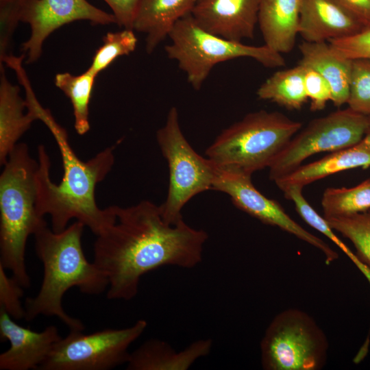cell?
<instances>
[{
	"label": "cell",
	"mask_w": 370,
	"mask_h": 370,
	"mask_svg": "<svg viewBox=\"0 0 370 370\" xmlns=\"http://www.w3.org/2000/svg\"><path fill=\"white\" fill-rule=\"evenodd\" d=\"M197 0H142L133 30L145 34V49L151 53L182 18L190 14Z\"/></svg>",
	"instance_id": "obj_20"
},
{
	"label": "cell",
	"mask_w": 370,
	"mask_h": 370,
	"mask_svg": "<svg viewBox=\"0 0 370 370\" xmlns=\"http://www.w3.org/2000/svg\"><path fill=\"white\" fill-rule=\"evenodd\" d=\"M324 218L348 216L370 210V179L352 188H328L323 194Z\"/></svg>",
	"instance_id": "obj_24"
},
{
	"label": "cell",
	"mask_w": 370,
	"mask_h": 370,
	"mask_svg": "<svg viewBox=\"0 0 370 370\" xmlns=\"http://www.w3.org/2000/svg\"><path fill=\"white\" fill-rule=\"evenodd\" d=\"M212 190L227 194L235 206L263 223L276 226L319 249L324 254L327 264L338 258V254L322 239L295 221L278 201L257 190L251 175L217 168Z\"/></svg>",
	"instance_id": "obj_11"
},
{
	"label": "cell",
	"mask_w": 370,
	"mask_h": 370,
	"mask_svg": "<svg viewBox=\"0 0 370 370\" xmlns=\"http://www.w3.org/2000/svg\"><path fill=\"white\" fill-rule=\"evenodd\" d=\"M328 43L343 58L370 59V28L345 38L330 40Z\"/></svg>",
	"instance_id": "obj_30"
},
{
	"label": "cell",
	"mask_w": 370,
	"mask_h": 370,
	"mask_svg": "<svg viewBox=\"0 0 370 370\" xmlns=\"http://www.w3.org/2000/svg\"><path fill=\"white\" fill-rule=\"evenodd\" d=\"M112 10L116 24L133 29L134 21L142 0H103Z\"/></svg>",
	"instance_id": "obj_32"
},
{
	"label": "cell",
	"mask_w": 370,
	"mask_h": 370,
	"mask_svg": "<svg viewBox=\"0 0 370 370\" xmlns=\"http://www.w3.org/2000/svg\"><path fill=\"white\" fill-rule=\"evenodd\" d=\"M301 127L278 112H251L223 130L206 156L219 169L251 175L269 168Z\"/></svg>",
	"instance_id": "obj_5"
},
{
	"label": "cell",
	"mask_w": 370,
	"mask_h": 370,
	"mask_svg": "<svg viewBox=\"0 0 370 370\" xmlns=\"http://www.w3.org/2000/svg\"><path fill=\"white\" fill-rule=\"evenodd\" d=\"M282 191L284 197L294 203L295 209L302 219L337 245L358 267L370 282V269L364 265L356 254H354L345 243L335 234L334 230L330 226L326 219L317 213L310 205L302 194V188L291 186Z\"/></svg>",
	"instance_id": "obj_25"
},
{
	"label": "cell",
	"mask_w": 370,
	"mask_h": 370,
	"mask_svg": "<svg viewBox=\"0 0 370 370\" xmlns=\"http://www.w3.org/2000/svg\"><path fill=\"white\" fill-rule=\"evenodd\" d=\"M0 336L1 341L10 343V348L0 354L1 370L38 369L62 338L55 325L34 332L18 325L1 309Z\"/></svg>",
	"instance_id": "obj_14"
},
{
	"label": "cell",
	"mask_w": 370,
	"mask_h": 370,
	"mask_svg": "<svg viewBox=\"0 0 370 370\" xmlns=\"http://www.w3.org/2000/svg\"><path fill=\"white\" fill-rule=\"evenodd\" d=\"M171 43L164 47L167 57L177 62L187 81L199 90L213 67L221 62L249 58L268 68L282 67L285 60L265 45L253 46L223 38L201 27L191 13L180 19L171 29Z\"/></svg>",
	"instance_id": "obj_6"
},
{
	"label": "cell",
	"mask_w": 370,
	"mask_h": 370,
	"mask_svg": "<svg viewBox=\"0 0 370 370\" xmlns=\"http://www.w3.org/2000/svg\"><path fill=\"white\" fill-rule=\"evenodd\" d=\"M260 0H197L191 14L204 29L241 42L254 36Z\"/></svg>",
	"instance_id": "obj_13"
},
{
	"label": "cell",
	"mask_w": 370,
	"mask_h": 370,
	"mask_svg": "<svg viewBox=\"0 0 370 370\" xmlns=\"http://www.w3.org/2000/svg\"><path fill=\"white\" fill-rule=\"evenodd\" d=\"M37 120L42 121L51 132L62 160L63 177L60 183L50 178L51 162L44 145L38 147V169L36 175V208L38 217L51 218V229L60 232L75 219L97 236L116 221L114 206H98L95 189L112 170L115 145L106 147L88 161L81 160L74 152L66 131L55 120L50 111L38 101L33 104Z\"/></svg>",
	"instance_id": "obj_2"
},
{
	"label": "cell",
	"mask_w": 370,
	"mask_h": 370,
	"mask_svg": "<svg viewBox=\"0 0 370 370\" xmlns=\"http://www.w3.org/2000/svg\"><path fill=\"white\" fill-rule=\"evenodd\" d=\"M147 322L138 320L122 329H105L85 334L70 330L53 347L39 370H108L127 363L128 349L145 331Z\"/></svg>",
	"instance_id": "obj_10"
},
{
	"label": "cell",
	"mask_w": 370,
	"mask_h": 370,
	"mask_svg": "<svg viewBox=\"0 0 370 370\" xmlns=\"http://www.w3.org/2000/svg\"><path fill=\"white\" fill-rule=\"evenodd\" d=\"M304 66L305 90L308 99L310 101V108L312 111L321 110L325 108L328 101L332 100L331 88L317 71Z\"/></svg>",
	"instance_id": "obj_31"
},
{
	"label": "cell",
	"mask_w": 370,
	"mask_h": 370,
	"mask_svg": "<svg viewBox=\"0 0 370 370\" xmlns=\"http://www.w3.org/2000/svg\"><path fill=\"white\" fill-rule=\"evenodd\" d=\"M299 49L301 55L299 64L313 69L328 82L333 104L341 107L347 103L352 60L338 55L328 42L303 41Z\"/></svg>",
	"instance_id": "obj_19"
},
{
	"label": "cell",
	"mask_w": 370,
	"mask_h": 370,
	"mask_svg": "<svg viewBox=\"0 0 370 370\" xmlns=\"http://www.w3.org/2000/svg\"><path fill=\"white\" fill-rule=\"evenodd\" d=\"M370 130V116L347 108L315 119L299 131L269 166V179L284 177L310 156L333 152L359 143Z\"/></svg>",
	"instance_id": "obj_9"
},
{
	"label": "cell",
	"mask_w": 370,
	"mask_h": 370,
	"mask_svg": "<svg viewBox=\"0 0 370 370\" xmlns=\"http://www.w3.org/2000/svg\"><path fill=\"white\" fill-rule=\"evenodd\" d=\"M156 140L169 171L166 198L160 206L164 220L173 224L183 219L182 210L190 199L212 190L217 168L188 142L175 107L169 110L164 125L156 132Z\"/></svg>",
	"instance_id": "obj_7"
},
{
	"label": "cell",
	"mask_w": 370,
	"mask_h": 370,
	"mask_svg": "<svg viewBox=\"0 0 370 370\" xmlns=\"http://www.w3.org/2000/svg\"><path fill=\"white\" fill-rule=\"evenodd\" d=\"M114 210L115 223L94 244L93 262L107 276L108 299H132L142 276L160 267L192 269L201 262L206 231L183 219L166 222L160 206L147 200Z\"/></svg>",
	"instance_id": "obj_1"
},
{
	"label": "cell",
	"mask_w": 370,
	"mask_h": 370,
	"mask_svg": "<svg viewBox=\"0 0 370 370\" xmlns=\"http://www.w3.org/2000/svg\"><path fill=\"white\" fill-rule=\"evenodd\" d=\"M97 75L88 69L78 75L70 73H58L55 84L71 100L74 116V127L77 133L84 135L90 130L89 103Z\"/></svg>",
	"instance_id": "obj_23"
},
{
	"label": "cell",
	"mask_w": 370,
	"mask_h": 370,
	"mask_svg": "<svg viewBox=\"0 0 370 370\" xmlns=\"http://www.w3.org/2000/svg\"><path fill=\"white\" fill-rule=\"evenodd\" d=\"M369 132H370V130H369Z\"/></svg>",
	"instance_id": "obj_34"
},
{
	"label": "cell",
	"mask_w": 370,
	"mask_h": 370,
	"mask_svg": "<svg viewBox=\"0 0 370 370\" xmlns=\"http://www.w3.org/2000/svg\"><path fill=\"white\" fill-rule=\"evenodd\" d=\"M364 29L336 0H301L298 33L304 41L329 42Z\"/></svg>",
	"instance_id": "obj_15"
},
{
	"label": "cell",
	"mask_w": 370,
	"mask_h": 370,
	"mask_svg": "<svg viewBox=\"0 0 370 370\" xmlns=\"http://www.w3.org/2000/svg\"><path fill=\"white\" fill-rule=\"evenodd\" d=\"M81 20L94 25L116 24L113 14L86 0H24L21 21L28 23L31 29L29 39L22 45L26 62L33 63L40 57L45 39L56 29Z\"/></svg>",
	"instance_id": "obj_12"
},
{
	"label": "cell",
	"mask_w": 370,
	"mask_h": 370,
	"mask_svg": "<svg viewBox=\"0 0 370 370\" xmlns=\"http://www.w3.org/2000/svg\"><path fill=\"white\" fill-rule=\"evenodd\" d=\"M0 164L3 165L20 138L36 120L27 109L26 101L20 95V88L7 79L3 63H0Z\"/></svg>",
	"instance_id": "obj_21"
},
{
	"label": "cell",
	"mask_w": 370,
	"mask_h": 370,
	"mask_svg": "<svg viewBox=\"0 0 370 370\" xmlns=\"http://www.w3.org/2000/svg\"><path fill=\"white\" fill-rule=\"evenodd\" d=\"M328 341L306 312L296 308L278 314L260 343L265 370H319L327 360Z\"/></svg>",
	"instance_id": "obj_8"
},
{
	"label": "cell",
	"mask_w": 370,
	"mask_h": 370,
	"mask_svg": "<svg viewBox=\"0 0 370 370\" xmlns=\"http://www.w3.org/2000/svg\"><path fill=\"white\" fill-rule=\"evenodd\" d=\"M137 41L133 29L107 33L103 38V44L96 51L88 69L98 75L117 58L133 52Z\"/></svg>",
	"instance_id": "obj_27"
},
{
	"label": "cell",
	"mask_w": 370,
	"mask_h": 370,
	"mask_svg": "<svg viewBox=\"0 0 370 370\" xmlns=\"http://www.w3.org/2000/svg\"><path fill=\"white\" fill-rule=\"evenodd\" d=\"M366 28H370V0H336Z\"/></svg>",
	"instance_id": "obj_33"
},
{
	"label": "cell",
	"mask_w": 370,
	"mask_h": 370,
	"mask_svg": "<svg viewBox=\"0 0 370 370\" xmlns=\"http://www.w3.org/2000/svg\"><path fill=\"white\" fill-rule=\"evenodd\" d=\"M305 68L298 64L273 73L258 88L260 99L267 100L288 110H299L308 100L304 85Z\"/></svg>",
	"instance_id": "obj_22"
},
{
	"label": "cell",
	"mask_w": 370,
	"mask_h": 370,
	"mask_svg": "<svg viewBox=\"0 0 370 370\" xmlns=\"http://www.w3.org/2000/svg\"><path fill=\"white\" fill-rule=\"evenodd\" d=\"M5 270L0 264V309L14 319H21L25 317L21 302L24 288L12 276L8 277Z\"/></svg>",
	"instance_id": "obj_29"
},
{
	"label": "cell",
	"mask_w": 370,
	"mask_h": 370,
	"mask_svg": "<svg viewBox=\"0 0 370 370\" xmlns=\"http://www.w3.org/2000/svg\"><path fill=\"white\" fill-rule=\"evenodd\" d=\"M212 347L210 338L199 339L177 352L166 341L151 338L130 352L126 369L187 370L198 359L208 356Z\"/></svg>",
	"instance_id": "obj_17"
},
{
	"label": "cell",
	"mask_w": 370,
	"mask_h": 370,
	"mask_svg": "<svg viewBox=\"0 0 370 370\" xmlns=\"http://www.w3.org/2000/svg\"><path fill=\"white\" fill-rule=\"evenodd\" d=\"M349 94L347 104L351 110L370 116V59L352 60Z\"/></svg>",
	"instance_id": "obj_28"
},
{
	"label": "cell",
	"mask_w": 370,
	"mask_h": 370,
	"mask_svg": "<svg viewBox=\"0 0 370 370\" xmlns=\"http://www.w3.org/2000/svg\"><path fill=\"white\" fill-rule=\"evenodd\" d=\"M301 0H260L258 23L264 45L287 53L293 49L299 29Z\"/></svg>",
	"instance_id": "obj_18"
},
{
	"label": "cell",
	"mask_w": 370,
	"mask_h": 370,
	"mask_svg": "<svg viewBox=\"0 0 370 370\" xmlns=\"http://www.w3.org/2000/svg\"><path fill=\"white\" fill-rule=\"evenodd\" d=\"M0 175V264L23 288L31 286L25 265L27 238L46 223L36 208L38 161L28 146L18 143L9 154Z\"/></svg>",
	"instance_id": "obj_4"
},
{
	"label": "cell",
	"mask_w": 370,
	"mask_h": 370,
	"mask_svg": "<svg viewBox=\"0 0 370 370\" xmlns=\"http://www.w3.org/2000/svg\"><path fill=\"white\" fill-rule=\"evenodd\" d=\"M325 219L334 230L352 243L356 256L370 269V210L348 216Z\"/></svg>",
	"instance_id": "obj_26"
},
{
	"label": "cell",
	"mask_w": 370,
	"mask_h": 370,
	"mask_svg": "<svg viewBox=\"0 0 370 370\" xmlns=\"http://www.w3.org/2000/svg\"><path fill=\"white\" fill-rule=\"evenodd\" d=\"M370 166V132L357 144L331 152L323 158L301 165L275 181L282 190L291 186H304L327 176L358 167Z\"/></svg>",
	"instance_id": "obj_16"
},
{
	"label": "cell",
	"mask_w": 370,
	"mask_h": 370,
	"mask_svg": "<svg viewBox=\"0 0 370 370\" xmlns=\"http://www.w3.org/2000/svg\"><path fill=\"white\" fill-rule=\"evenodd\" d=\"M85 225L75 221L60 232H55L47 223L34 234L35 251L43 264L44 276L39 292L25 302L27 321L39 315L56 316L70 330L82 331L81 320L68 314L62 307V298L72 287L88 295H99L108 287L104 272L86 259L82 246Z\"/></svg>",
	"instance_id": "obj_3"
}]
</instances>
